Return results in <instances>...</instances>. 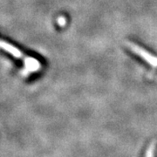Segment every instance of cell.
Here are the masks:
<instances>
[{"instance_id": "cell-3", "label": "cell", "mask_w": 157, "mask_h": 157, "mask_svg": "<svg viewBox=\"0 0 157 157\" xmlns=\"http://www.w3.org/2000/svg\"><path fill=\"white\" fill-rule=\"evenodd\" d=\"M58 22H59V24L60 25H65V24H66V19H65V17H60L59 18V20H58Z\"/></svg>"}, {"instance_id": "cell-2", "label": "cell", "mask_w": 157, "mask_h": 157, "mask_svg": "<svg viewBox=\"0 0 157 157\" xmlns=\"http://www.w3.org/2000/svg\"><path fill=\"white\" fill-rule=\"evenodd\" d=\"M0 48H2L3 50L6 51L7 52L11 53V55H12V56H14L15 58H21V59H23V60L25 62V63H27V62H29L31 59H32V58L30 59V57H27V56H25V55H24L21 51H19L17 48L14 47L13 45H11V44L7 43V42H6V41H2V40H0Z\"/></svg>"}, {"instance_id": "cell-1", "label": "cell", "mask_w": 157, "mask_h": 157, "mask_svg": "<svg viewBox=\"0 0 157 157\" xmlns=\"http://www.w3.org/2000/svg\"><path fill=\"white\" fill-rule=\"evenodd\" d=\"M126 45L130 50L132 51L135 54L141 58L144 61H146L147 64L151 65L153 67H157V57L151 54L149 52L145 50L144 48L140 47V45L134 44L132 42H126Z\"/></svg>"}]
</instances>
